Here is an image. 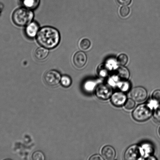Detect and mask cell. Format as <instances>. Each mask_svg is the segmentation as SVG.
<instances>
[{"mask_svg":"<svg viewBox=\"0 0 160 160\" xmlns=\"http://www.w3.org/2000/svg\"><path fill=\"white\" fill-rule=\"evenodd\" d=\"M60 38L59 31L51 27L41 28L37 35V41L39 44L48 49H52L57 46Z\"/></svg>","mask_w":160,"mask_h":160,"instance_id":"6da1fadb","label":"cell"},{"mask_svg":"<svg viewBox=\"0 0 160 160\" xmlns=\"http://www.w3.org/2000/svg\"><path fill=\"white\" fill-rule=\"evenodd\" d=\"M34 18V13L31 9L26 8L17 9L13 14V20L17 26H27L32 22Z\"/></svg>","mask_w":160,"mask_h":160,"instance_id":"7a4b0ae2","label":"cell"},{"mask_svg":"<svg viewBox=\"0 0 160 160\" xmlns=\"http://www.w3.org/2000/svg\"><path fill=\"white\" fill-rule=\"evenodd\" d=\"M153 108L150 103L139 105L133 111L132 117L136 121L145 122L151 117Z\"/></svg>","mask_w":160,"mask_h":160,"instance_id":"3957f363","label":"cell"},{"mask_svg":"<svg viewBox=\"0 0 160 160\" xmlns=\"http://www.w3.org/2000/svg\"><path fill=\"white\" fill-rule=\"evenodd\" d=\"M143 155L142 148L139 146L133 145L125 151L124 159L127 160L141 159Z\"/></svg>","mask_w":160,"mask_h":160,"instance_id":"277c9868","label":"cell"},{"mask_svg":"<svg viewBox=\"0 0 160 160\" xmlns=\"http://www.w3.org/2000/svg\"><path fill=\"white\" fill-rule=\"evenodd\" d=\"M95 94L98 98L102 100H107L111 98L112 95V88L109 85L100 84L97 86Z\"/></svg>","mask_w":160,"mask_h":160,"instance_id":"5b68a950","label":"cell"},{"mask_svg":"<svg viewBox=\"0 0 160 160\" xmlns=\"http://www.w3.org/2000/svg\"><path fill=\"white\" fill-rule=\"evenodd\" d=\"M61 79L60 73L54 70L47 72L44 76V81L45 84L52 87L57 85L61 81Z\"/></svg>","mask_w":160,"mask_h":160,"instance_id":"8992f818","label":"cell"},{"mask_svg":"<svg viewBox=\"0 0 160 160\" xmlns=\"http://www.w3.org/2000/svg\"><path fill=\"white\" fill-rule=\"evenodd\" d=\"M148 96L147 92L145 88L141 86L134 88L132 89L131 96L134 101L141 102L146 99Z\"/></svg>","mask_w":160,"mask_h":160,"instance_id":"52a82bcc","label":"cell"},{"mask_svg":"<svg viewBox=\"0 0 160 160\" xmlns=\"http://www.w3.org/2000/svg\"><path fill=\"white\" fill-rule=\"evenodd\" d=\"M126 95L121 92H117L112 94L111 97V102L114 106L120 107L123 106L127 99Z\"/></svg>","mask_w":160,"mask_h":160,"instance_id":"ba28073f","label":"cell"},{"mask_svg":"<svg viewBox=\"0 0 160 160\" xmlns=\"http://www.w3.org/2000/svg\"><path fill=\"white\" fill-rule=\"evenodd\" d=\"M73 61L75 66L78 68H82L87 62V56L83 52H78L74 56Z\"/></svg>","mask_w":160,"mask_h":160,"instance_id":"9c48e42d","label":"cell"},{"mask_svg":"<svg viewBox=\"0 0 160 160\" xmlns=\"http://www.w3.org/2000/svg\"><path fill=\"white\" fill-rule=\"evenodd\" d=\"M39 27V25L36 22H33L27 25L26 28V33L30 38H34L37 35Z\"/></svg>","mask_w":160,"mask_h":160,"instance_id":"30bf717a","label":"cell"},{"mask_svg":"<svg viewBox=\"0 0 160 160\" xmlns=\"http://www.w3.org/2000/svg\"><path fill=\"white\" fill-rule=\"evenodd\" d=\"M101 153L103 159L107 160H113L116 155L115 150L111 146H106L103 147Z\"/></svg>","mask_w":160,"mask_h":160,"instance_id":"8fae6325","label":"cell"},{"mask_svg":"<svg viewBox=\"0 0 160 160\" xmlns=\"http://www.w3.org/2000/svg\"><path fill=\"white\" fill-rule=\"evenodd\" d=\"M48 49L43 47L37 48L34 52V56L36 58L39 60H43L46 59L49 54Z\"/></svg>","mask_w":160,"mask_h":160,"instance_id":"7c38bea8","label":"cell"},{"mask_svg":"<svg viewBox=\"0 0 160 160\" xmlns=\"http://www.w3.org/2000/svg\"><path fill=\"white\" fill-rule=\"evenodd\" d=\"M116 76L119 80L126 81L129 78L130 73L127 69L124 67H119L116 70Z\"/></svg>","mask_w":160,"mask_h":160,"instance_id":"4fadbf2b","label":"cell"},{"mask_svg":"<svg viewBox=\"0 0 160 160\" xmlns=\"http://www.w3.org/2000/svg\"><path fill=\"white\" fill-rule=\"evenodd\" d=\"M40 1V0H23V2L25 8L31 10L37 8Z\"/></svg>","mask_w":160,"mask_h":160,"instance_id":"5bb4252c","label":"cell"},{"mask_svg":"<svg viewBox=\"0 0 160 160\" xmlns=\"http://www.w3.org/2000/svg\"><path fill=\"white\" fill-rule=\"evenodd\" d=\"M79 45L80 48L81 50L85 51L90 48L91 43L88 39L84 38L81 40L80 42Z\"/></svg>","mask_w":160,"mask_h":160,"instance_id":"9a60e30c","label":"cell"},{"mask_svg":"<svg viewBox=\"0 0 160 160\" xmlns=\"http://www.w3.org/2000/svg\"><path fill=\"white\" fill-rule=\"evenodd\" d=\"M61 83L64 87L65 88L69 87H70L71 84V79L69 76H64L61 78Z\"/></svg>","mask_w":160,"mask_h":160,"instance_id":"2e32d148","label":"cell"},{"mask_svg":"<svg viewBox=\"0 0 160 160\" xmlns=\"http://www.w3.org/2000/svg\"><path fill=\"white\" fill-rule=\"evenodd\" d=\"M117 61L120 65L124 66L128 62V58L126 54H121L117 58Z\"/></svg>","mask_w":160,"mask_h":160,"instance_id":"e0dca14e","label":"cell"},{"mask_svg":"<svg viewBox=\"0 0 160 160\" xmlns=\"http://www.w3.org/2000/svg\"><path fill=\"white\" fill-rule=\"evenodd\" d=\"M125 109L130 110L133 109L135 106V102L132 99H128L126 100L124 104Z\"/></svg>","mask_w":160,"mask_h":160,"instance_id":"ac0fdd59","label":"cell"},{"mask_svg":"<svg viewBox=\"0 0 160 160\" xmlns=\"http://www.w3.org/2000/svg\"><path fill=\"white\" fill-rule=\"evenodd\" d=\"M32 158L34 160H44L45 156L41 152L38 151L33 153Z\"/></svg>","mask_w":160,"mask_h":160,"instance_id":"d6986e66","label":"cell"},{"mask_svg":"<svg viewBox=\"0 0 160 160\" xmlns=\"http://www.w3.org/2000/svg\"><path fill=\"white\" fill-rule=\"evenodd\" d=\"M119 88L121 89L123 92H126L130 88V85L129 83L126 81L121 82H118L117 85Z\"/></svg>","mask_w":160,"mask_h":160,"instance_id":"ffe728a7","label":"cell"},{"mask_svg":"<svg viewBox=\"0 0 160 160\" xmlns=\"http://www.w3.org/2000/svg\"><path fill=\"white\" fill-rule=\"evenodd\" d=\"M130 11L129 8L127 6H124L121 8L120 11V15L122 17H126L129 15Z\"/></svg>","mask_w":160,"mask_h":160,"instance_id":"44dd1931","label":"cell"},{"mask_svg":"<svg viewBox=\"0 0 160 160\" xmlns=\"http://www.w3.org/2000/svg\"><path fill=\"white\" fill-rule=\"evenodd\" d=\"M152 99L157 103H160V90H156L153 92Z\"/></svg>","mask_w":160,"mask_h":160,"instance_id":"7402d4cb","label":"cell"},{"mask_svg":"<svg viewBox=\"0 0 160 160\" xmlns=\"http://www.w3.org/2000/svg\"><path fill=\"white\" fill-rule=\"evenodd\" d=\"M153 116L155 120L160 123V105L155 110Z\"/></svg>","mask_w":160,"mask_h":160,"instance_id":"603a6c76","label":"cell"},{"mask_svg":"<svg viewBox=\"0 0 160 160\" xmlns=\"http://www.w3.org/2000/svg\"><path fill=\"white\" fill-rule=\"evenodd\" d=\"M95 86V84L93 82L89 81L86 82L85 84L84 88L86 90L91 91L94 89Z\"/></svg>","mask_w":160,"mask_h":160,"instance_id":"cb8c5ba5","label":"cell"},{"mask_svg":"<svg viewBox=\"0 0 160 160\" xmlns=\"http://www.w3.org/2000/svg\"><path fill=\"white\" fill-rule=\"evenodd\" d=\"M142 150L143 151L146 153L147 154H149L148 153H151L153 152V148L151 146H150L149 145H145L143 146Z\"/></svg>","mask_w":160,"mask_h":160,"instance_id":"d4e9b609","label":"cell"},{"mask_svg":"<svg viewBox=\"0 0 160 160\" xmlns=\"http://www.w3.org/2000/svg\"><path fill=\"white\" fill-rule=\"evenodd\" d=\"M132 0H116L119 4L123 6H127L129 5L131 2Z\"/></svg>","mask_w":160,"mask_h":160,"instance_id":"484cf974","label":"cell"},{"mask_svg":"<svg viewBox=\"0 0 160 160\" xmlns=\"http://www.w3.org/2000/svg\"><path fill=\"white\" fill-rule=\"evenodd\" d=\"M104 159L103 157L99 155H95L91 157L89 160H103Z\"/></svg>","mask_w":160,"mask_h":160,"instance_id":"4316f807","label":"cell"},{"mask_svg":"<svg viewBox=\"0 0 160 160\" xmlns=\"http://www.w3.org/2000/svg\"><path fill=\"white\" fill-rule=\"evenodd\" d=\"M3 7H4V6H3V5L1 3H0V10L1 11L2 10L3 8Z\"/></svg>","mask_w":160,"mask_h":160,"instance_id":"83f0119b","label":"cell"},{"mask_svg":"<svg viewBox=\"0 0 160 160\" xmlns=\"http://www.w3.org/2000/svg\"><path fill=\"white\" fill-rule=\"evenodd\" d=\"M159 135L160 136V127L159 128Z\"/></svg>","mask_w":160,"mask_h":160,"instance_id":"f1b7e54d","label":"cell"},{"mask_svg":"<svg viewBox=\"0 0 160 160\" xmlns=\"http://www.w3.org/2000/svg\"><path fill=\"white\" fill-rule=\"evenodd\" d=\"M1 10H0V15H1Z\"/></svg>","mask_w":160,"mask_h":160,"instance_id":"f546056e","label":"cell"}]
</instances>
